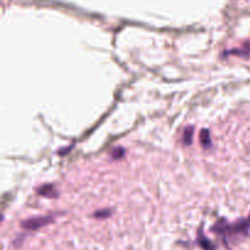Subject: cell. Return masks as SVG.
Here are the masks:
<instances>
[{"label": "cell", "mask_w": 250, "mask_h": 250, "mask_svg": "<svg viewBox=\"0 0 250 250\" xmlns=\"http://www.w3.org/2000/svg\"><path fill=\"white\" fill-rule=\"evenodd\" d=\"M248 221H249V223H250V216H249V217H248Z\"/></svg>", "instance_id": "obj_9"}, {"label": "cell", "mask_w": 250, "mask_h": 250, "mask_svg": "<svg viewBox=\"0 0 250 250\" xmlns=\"http://www.w3.org/2000/svg\"><path fill=\"white\" fill-rule=\"evenodd\" d=\"M193 133H194V127L193 126H189L184 130L183 132V142L186 145H189L192 143V139H193Z\"/></svg>", "instance_id": "obj_5"}, {"label": "cell", "mask_w": 250, "mask_h": 250, "mask_svg": "<svg viewBox=\"0 0 250 250\" xmlns=\"http://www.w3.org/2000/svg\"><path fill=\"white\" fill-rule=\"evenodd\" d=\"M198 242H199V245H200L204 250H216L215 245H213L212 243H211L210 240L205 237V235L201 234V233L199 234Z\"/></svg>", "instance_id": "obj_3"}, {"label": "cell", "mask_w": 250, "mask_h": 250, "mask_svg": "<svg viewBox=\"0 0 250 250\" xmlns=\"http://www.w3.org/2000/svg\"><path fill=\"white\" fill-rule=\"evenodd\" d=\"M111 215V211L110 210H100V211H96V213H94V217L96 218H105V217H109V216Z\"/></svg>", "instance_id": "obj_8"}, {"label": "cell", "mask_w": 250, "mask_h": 250, "mask_svg": "<svg viewBox=\"0 0 250 250\" xmlns=\"http://www.w3.org/2000/svg\"><path fill=\"white\" fill-rule=\"evenodd\" d=\"M125 155V149L123 148H116V149H114L113 152H111V157L113 159H121V157Z\"/></svg>", "instance_id": "obj_7"}, {"label": "cell", "mask_w": 250, "mask_h": 250, "mask_svg": "<svg viewBox=\"0 0 250 250\" xmlns=\"http://www.w3.org/2000/svg\"><path fill=\"white\" fill-rule=\"evenodd\" d=\"M200 143L205 149L210 148L211 138H210V133H209L208 130H203L200 132Z\"/></svg>", "instance_id": "obj_4"}, {"label": "cell", "mask_w": 250, "mask_h": 250, "mask_svg": "<svg viewBox=\"0 0 250 250\" xmlns=\"http://www.w3.org/2000/svg\"><path fill=\"white\" fill-rule=\"evenodd\" d=\"M231 54L240 55V57H248V55H250V42L247 43V44H245L243 48H240V49L232 50Z\"/></svg>", "instance_id": "obj_6"}, {"label": "cell", "mask_w": 250, "mask_h": 250, "mask_svg": "<svg viewBox=\"0 0 250 250\" xmlns=\"http://www.w3.org/2000/svg\"><path fill=\"white\" fill-rule=\"evenodd\" d=\"M38 194L45 196V198H58V195H59L55 187L52 186V184H44V186L40 187L38 189Z\"/></svg>", "instance_id": "obj_2"}, {"label": "cell", "mask_w": 250, "mask_h": 250, "mask_svg": "<svg viewBox=\"0 0 250 250\" xmlns=\"http://www.w3.org/2000/svg\"><path fill=\"white\" fill-rule=\"evenodd\" d=\"M53 221H54V217H53V216H38V217H32L23 221V222L21 223V226H22V228H25V230L27 231H37L39 230V228L52 223Z\"/></svg>", "instance_id": "obj_1"}]
</instances>
